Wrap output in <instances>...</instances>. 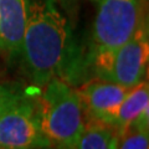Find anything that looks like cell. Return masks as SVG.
<instances>
[{
	"label": "cell",
	"mask_w": 149,
	"mask_h": 149,
	"mask_svg": "<svg viewBox=\"0 0 149 149\" xmlns=\"http://www.w3.org/2000/svg\"><path fill=\"white\" fill-rule=\"evenodd\" d=\"M40 149H52V148H50V147H45V148H40Z\"/></svg>",
	"instance_id": "12"
},
{
	"label": "cell",
	"mask_w": 149,
	"mask_h": 149,
	"mask_svg": "<svg viewBox=\"0 0 149 149\" xmlns=\"http://www.w3.org/2000/svg\"><path fill=\"white\" fill-rule=\"evenodd\" d=\"M44 137L52 149H77L86 113L76 87L52 78L36 101Z\"/></svg>",
	"instance_id": "2"
},
{
	"label": "cell",
	"mask_w": 149,
	"mask_h": 149,
	"mask_svg": "<svg viewBox=\"0 0 149 149\" xmlns=\"http://www.w3.org/2000/svg\"><path fill=\"white\" fill-rule=\"evenodd\" d=\"M119 133L109 123L87 118L77 149H118Z\"/></svg>",
	"instance_id": "9"
},
{
	"label": "cell",
	"mask_w": 149,
	"mask_h": 149,
	"mask_svg": "<svg viewBox=\"0 0 149 149\" xmlns=\"http://www.w3.org/2000/svg\"><path fill=\"white\" fill-rule=\"evenodd\" d=\"M1 87H3V86H1V85H0V88H1Z\"/></svg>",
	"instance_id": "14"
},
{
	"label": "cell",
	"mask_w": 149,
	"mask_h": 149,
	"mask_svg": "<svg viewBox=\"0 0 149 149\" xmlns=\"http://www.w3.org/2000/svg\"><path fill=\"white\" fill-rule=\"evenodd\" d=\"M118 149H149L148 129L132 127L119 133Z\"/></svg>",
	"instance_id": "10"
},
{
	"label": "cell",
	"mask_w": 149,
	"mask_h": 149,
	"mask_svg": "<svg viewBox=\"0 0 149 149\" xmlns=\"http://www.w3.org/2000/svg\"><path fill=\"white\" fill-rule=\"evenodd\" d=\"M130 88L116 82L93 77L90 81L81 83L76 91L82 101L86 117L100 122H113L120 103L125 98Z\"/></svg>",
	"instance_id": "6"
},
{
	"label": "cell",
	"mask_w": 149,
	"mask_h": 149,
	"mask_svg": "<svg viewBox=\"0 0 149 149\" xmlns=\"http://www.w3.org/2000/svg\"><path fill=\"white\" fill-rule=\"evenodd\" d=\"M0 149H5V148H1V147H0Z\"/></svg>",
	"instance_id": "13"
},
{
	"label": "cell",
	"mask_w": 149,
	"mask_h": 149,
	"mask_svg": "<svg viewBox=\"0 0 149 149\" xmlns=\"http://www.w3.org/2000/svg\"><path fill=\"white\" fill-rule=\"evenodd\" d=\"M20 55L31 81L39 87L52 78L80 85L87 70L72 27L56 0H30Z\"/></svg>",
	"instance_id": "1"
},
{
	"label": "cell",
	"mask_w": 149,
	"mask_h": 149,
	"mask_svg": "<svg viewBox=\"0 0 149 149\" xmlns=\"http://www.w3.org/2000/svg\"><path fill=\"white\" fill-rule=\"evenodd\" d=\"M113 125L118 133L132 127L149 129V87L147 80L129 90L119 106Z\"/></svg>",
	"instance_id": "8"
},
{
	"label": "cell",
	"mask_w": 149,
	"mask_h": 149,
	"mask_svg": "<svg viewBox=\"0 0 149 149\" xmlns=\"http://www.w3.org/2000/svg\"><path fill=\"white\" fill-rule=\"evenodd\" d=\"M0 147L5 149L49 147L41 130L36 101L21 95L0 114Z\"/></svg>",
	"instance_id": "5"
},
{
	"label": "cell",
	"mask_w": 149,
	"mask_h": 149,
	"mask_svg": "<svg viewBox=\"0 0 149 149\" xmlns=\"http://www.w3.org/2000/svg\"><path fill=\"white\" fill-rule=\"evenodd\" d=\"M96 6L90 52L112 50L130 39L144 21L146 0H92Z\"/></svg>",
	"instance_id": "4"
},
{
	"label": "cell",
	"mask_w": 149,
	"mask_h": 149,
	"mask_svg": "<svg viewBox=\"0 0 149 149\" xmlns=\"http://www.w3.org/2000/svg\"><path fill=\"white\" fill-rule=\"evenodd\" d=\"M148 57V22L144 21L134 35L118 47L90 52L86 65L93 77L132 88L146 80Z\"/></svg>",
	"instance_id": "3"
},
{
	"label": "cell",
	"mask_w": 149,
	"mask_h": 149,
	"mask_svg": "<svg viewBox=\"0 0 149 149\" xmlns=\"http://www.w3.org/2000/svg\"><path fill=\"white\" fill-rule=\"evenodd\" d=\"M20 96H21L20 93H16L15 91L9 90V88L4 87V86L0 88V114H1L8 107H10Z\"/></svg>",
	"instance_id": "11"
},
{
	"label": "cell",
	"mask_w": 149,
	"mask_h": 149,
	"mask_svg": "<svg viewBox=\"0 0 149 149\" xmlns=\"http://www.w3.org/2000/svg\"><path fill=\"white\" fill-rule=\"evenodd\" d=\"M30 0H0V50L20 55Z\"/></svg>",
	"instance_id": "7"
}]
</instances>
